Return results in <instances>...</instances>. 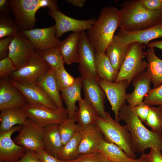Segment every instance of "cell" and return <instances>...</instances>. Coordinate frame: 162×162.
Masks as SVG:
<instances>
[{
	"instance_id": "obj_47",
	"label": "cell",
	"mask_w": 162,
	"mask_h": 162,
	"mask_svg": "<svg viewBox=\"0 0 162 162\" xmlns=\"http://www.w3.org/2000/svg\"><path fill=\"white\" fill-rule=\"evenodd\" d=\"M0 14L9 15L13 13L9 0H0Z\"/></svg>"
},
{
	"instance_id": "obj_3",
	"label": "cell",
	"mask_w": 162,
	"mask_h": 162,
	"mask_svg": "<svg viewBox=\"0 0 162 162\" xmlns=\"http://www.w3.org/2000/svg\"><path fill=\"white\" fill-rule=\"evenodd\" d=\"M120 22L119 10L116 7H107L101 10L98 19L86 33L96 54L105 53L115 32L119 27Z\"/></svg>"
},
{
	"instance_id": "obj_44",
	"label": "cell",
	"mask_w": 162,
	"mask_h": 162,
	"mask_svg": "<svg viewBox=\"0 0 162 162\" xmlns=\"http://www.w3.org/2000/svg\"><path fill=\"white\" fill-rule=\"evenodd\" d=\"M36 153L42 162H66L52 156L45 149Z\"/></svg>"
},
{
	"instance_id": "obj_6",
	"label": "cell",
	"mask_w": 162,
	"mask_h": 162,
	"mask_svg": "<svg viewBox=\"0 0 162 162\" xmlns=\"http://www.w3.org/2000/svg\"><path fill=\"white\" fill-rule=\"evenodd\" d=\"M145 46L137 42L129 44L128 53L115 82L125 80L129 86L134 78L146 69L148 63L143 59Z\"/></svg>"
},
{
	"instance_id": "obj_17",
	"label": "cell",
	"mask_w": 162,
	"mask_h": 162,
	"mask_svg": "<svg viewBox=\"0 0 162 162\" xmlns=\"http://www.w3.org/2000/svg\"><path fill=\"white\" fill-rule=\"evenodd\" d=\"M10 80L23 95L27 103L41 105L54 110L58 109L50 97L36 83L22 84Z\"/></svg>"
},
{
	"instance_id": "obj_5",
	"label": "cell",
	"mask_w": 162,
	"mask_h": 162,
	"mask_svg": "<svg viewBox=\"0 0 162 162\" xmlns=\"http://www.w3.org/2000/svg\"><path fill=\"white\" fill-rule=\"evenodd\" d=\"M96 124L106 141L117 145L129 157L135 159L131 136L126 125H121L108 112L105 118L98 116Z\"/></svg>"
},
{
	"instance_id": "obj_45",
	"label": "cell",
	"mask_w": 162,
	"mask_h": 162,
	"mask_svg": "<svg viewBox=\"0 0 162 162\" xmlns=\"http://www.w3.org/2000/svg\"><path fill=\"white\" fill-rule=\"evenodd\" d=\"M16 162H42L36 152L27 151L24 155Z\"/></svg>"
},
{
	"instance_id": "obj_50",
	"label": "cell",
	"mask_w": 162,
	"mask_h": 162,
	"mask_svg": "<svg viewBox=\"0 0 162 162\" xmlns=\"http://www.w3.org/2000/svg\"><path fill=\"white\" fill-rule=\"evenodd\" d=\"M138 162H151L148 154H142L140 158L138 159Z\"/></svg>"
},
{
	"instance_id": "obj_37",
	"label": "cell",
	"mask_w": 162,
	"mask_h": 162,
	"mask_svg": "<svg viewBox=\"0 0 162 162\" xmlns=\"http://www.w3.org/2000/svg\"><path fill=\"white\" fill-rule=\"evenodd\" d=\"M55 78L60 91L72 85L76 78L68 73L65 69L64 64L55 70Z\"/></svg>"
},
{
	"instance_id": "obj_13",
	"label": "cell",
	"mask_w": 162,
	"mask_h": 162,
	"mask_svg": "<svg viewBox=\"0 0 162 162\" xmlns=\"http://www.w3.org/2000/svg\"><path fill=\"white\" fill-rule=\"evenodd\" d=\"M98 83L105 93L111 106L115 116V120L119 122L118 113L123 105L125 104L126 91L129 86L127 82H110L99 78Z\"/></svg>"
},
{
	"instance_id": "obj_33",
	"label": "cell",
	"mask_w": 162,
	"mask_h": 162,
	"mask_svg": "<svg viewBox=\"0 0 162 162\" xmlns=\"http://www.w3.org/2000/svg\"><path fill=\"white\" fill-rule=\"evenodd\" d=\"M36 52L50 67L55 70L65 63L58 46Z\"/></svg>"
},
{
	"instance_id": "obj_27",
	"label": "cell",
	"mask_w": 162,
	"mask_h": 162,
	"mask_svg": "<svg viewBox=\"0 0 162 162\" xmlns=\"http://www.w3.org/2000/svg\"><path fill=\"white\" fill-rule=\"evenodd\" d=\"M43 128L44 149L50 154L57 158L58 154L63 146L58 130V124H50Z\"/></svg>"
},
{
	"instance_id": "obj_10",
	"label": "cell",
	"mask_w": 162,
	"mask_h": 162,
	"mask_svg": "<svg viewBox=\"0 0 162 162\" xmlns=\"http://www.w3.org/2000/svg\"><path fill=\"white\" fill-rule=\"evenodd\" d=\"M96 54L86 33L80 32L78 47L79 69L81 76H89L98 81L100 77L96 71Z\"/></svg>"
},
{
	"instance_id": "obj_25",
	"label": "cell",
	"mask_w": 162,
	"mask_h": 162,
	"mask_svg": "<svg viewBox=\"0 0 162 162\" xmlns=\"http://www.w3.org/2000/svg\"><path fill=\"white\" fill-rule=\"evenodd\" d=\"M80 32H72L61 41L58 46L65 63L70 65L78 63V47Z\"/></svg>"
},
{
	"instance_id": "obj_24",
	"label": "cell",
	"mask_w": 162,
	"mask_h": 162,
	"mask_svg": "<svg viewBox=\"0 0 162 162\" xmlns=\"http://www.w3.org/2000/svg\"><path fill=\"white\" fill-rule=\"evenodd\" d=\"M129 44L124 43L115 34L107 47L105 53L113 68L119 71L127 55Z\"/></svg>"
},
{
	"instance_id": "obj_51",
	"label": "cell",
	"mask_w": 162,
	"mask_h": 162,
	"mask_svg": "<svg viewBox=\"0 0 162 162\" xmlns=\"http://www.w3.org/2000/svg\"><path fill=\"white\" fill-rule=\"evenodd\" d=\"M0 162H7V161L4 160L0 161Z\"/></svg>"
},
{
	"instance_id": "obj_21",
	"label": "cell",
	"mask_w": 162,
	"mask_h": 162,
	"mask_svg": "<svg viewBox=\"0 0 162 162\" xmlns=\"http://www.w3.org/2000/svg\"><path fill=\"white\" fill-rule=\"evenodd\" d=\"M132 82L134 90L132 93L127 94L126 100L129 105L134 107L143 102L145 97L151 89L152 82L146 70L134 78Z\"/></svg>"
},
{
	"instance_id": "obj_1",
	"label": "cell",
	"mask_w": 162,
	"mask_h": 162,
	"mask_svg": "<svg viewBox=\"0 0 162 162\" xmlns=\"http://www.w3.org/2000/svg\"><path fill=\"white\" fill-rule=\"evenodd\" d=\"M119 121L126 123L130 134L134 152L142 154L148 148H154L162 150V133L150 130L143 124L133 111L125 104L120 108Z\"/></svg>"
},
{
	"instance_id": "obj_40",
	"label": "cell",
	"mask_w": 162,
	"mask_h": 162,
	"mask_svg": "<svg viewBox=\"0 0 162 162\" xmlns=\"http://www.w3.org/2000/svg\"><path fill=\"white\" fill-rule=\"evenodd\" d=\"M16 69L11 60L8 57L0 60V78L7 77Z\"/></svg>"
},
{
	"instance_id": "obj_49",
	"label": "cell",
	"mask_w": 162,
	"mask_h": 162,
	"mask_svg": "<svg viewBox=\"0 0 162 162\" xmlns=\"http://www.w3.org/2000/svg\"><path fill=\"white\" fill-rule=\"evenodd\" d=\"M147 47H156L162 50V40L150 42L146 45Z\"/></svg>"
},
{
	"instance_id": "obj_8",
	"label": "cell",
	"mask_w": 162,
	"mask_h": 162,
	"mask_svg": "<svg viewBox=\"0 0 162 162\" xmlns=\"http://www.w3.org/2000/svg\"><path fill=\"white\" fill-rule=\"evenodd\" d=\"M19 131L13 139L17 145L35 152L45 149L43 128L27 118Z\"/></svg>"
},
{
	"instance_id": "obj_7",
	"label": "cell",
	"mask_w": 162,
	"mask_h": 162,
	"mask_svg": "<svg viewBox=\"0 0 162 162\" xmlns=\"http://www.w3.org/2000/svg\"><path fill=\"white\" fill-rule=\"evenodd\" d=\"M22 109L27 118L42 127L59 124L68 118L66 109H52L45 106L27 103Z\"/></svg>"
},
{
	"instance_id": "obj_22",
	"label": "cell",
	"mask_w": 162,
	"mask_h": 162,
	"mask_svg": "<svg viewBox=\"0 0 162 162\" xmlns=\"http://www.w3.org/2000/svg\"><path fill=\"white\" fill-rule=\"evenodd\" d=\"M55 73V70L50 67L46 74L37 79L35 83L48 94L58 108L63 109L64 108Z\"/></svg>"
},
{
	"instance_id": "obj_28",
	"label": "cell",
	"mask_w": 162,
	"mask_h": 162,
	"mask_svg": "<svg viewBox=\"0 0 162 162\" xmlns=\"http://www.w3.org/2000/svg\"><path fill=\"white\" fill-rule=\"evenodd\" d=\"M97 152L112 162H138V159L128 156L118 146L106 141L104 138L101 142Z\"/></svg>"
},
{
	"instance_id": "obj_9",
	"label": "cell",
	"mask_w": 162,
	"mask_h": 162,
	"mask_svg": "<svg viewBox=\"0 0 162 162\" xmlns=\"http://www.w3.org/2000/svg\"><path fill=\"white\" fill-rule=\"evenodd\" d=\"M50 68L36 52L26 64L10 75V80L22 84L35 83Z\"/></svg>"
},
{
	"instance_id": "obj_34",
	"label": "cell",
	"mask_w": 162,
	"mask_h": 162,
	"mask_svg": "<svg viewBox=\"0 0 162 162\" xmlns=\"http://www.w3.org/2000/svg\"><path fill=\"white\" fill-rule=\"evenodd\" d=\"M21 32V31L14 19L9 15L0 14V39L8 36L14 37Z\"/></svg>"
},
{
	"instance_id": "obj_38",
	"label": "cell",
	"mask_w": 162,
	"mask_h": 162,
	"mask_svg": "<svg viewBox=\"0 0 162 162\" xmlns=\"http://www.w3.org/2000/svg\"><path fill=\"white\" fill-rule=\"evenodd\" d=\"M143 102L150 106H162V84L151 88L145 96Z\"/></svg>"
},
{
	"instance_id": "obj_36",
	"label": "cell",
	"mask_w": 162,
	"mask_h": 162,
	"mask_svg": "<svg viewBox=\"0 0 162 162\" xmlns=\"http://www.w3.org/2000/svg\"><path fill=\"white\" fill-rule=\"evenodd\" d=\"M151 130L161 133L162 131V106H150L149 112L145 122Z\"/></svg>"
},
{
	"instance_id": "obj_26",
	"label": "cell",
	"mask_w": 162,
	"mask_h": 162,
	"mask_svg": "<svg viewBox=\"0 0 162 162\" xmlns=\"http://www.w3.org/2000/svg\"><path fill=\"white\" fill-rule=\"evenodd\" d=\"M27 118L22 108L15 107L1 110L0 132L8 131L17 125H23Z\"/></svg>"
},
{
	"instance_id": "obj_46",
	"label": "cell",
	"mask_w": 162,
	"mask_h": 162,
	"mask_svg": "<svg viewBox=\"0 0 162 162\" xmlns=\"http://www.w3.org/2000/svg\"><path fill=\"white\" fill-rule=\"evenodd\" d=\"M151 162H162V154L161 151L154 148H150L148 154Z\"/></svg>"
},
{
	"instance_id": "obj_23",
	"label": "cell",
	"mask_w": 162,
	"mask_h": 162,
	"mask_svg": "<svg viewBox=\"0 0 162 162\" xmlns=\"http://www.w3.org/2000/svg\"><path fill=\"white\" fill-rule=\"evenodd\" d=\"M82 87L81 77L76 78L74 83L62 90L61 97L66 107L68 118H74L77 110L76 103L81 99V91Z\"/></svg>"
},
{
	"instance_id": "obj_41",
	"label": "cell",
	"mask_w": 162,
	"mask_h": 162,
	"mask_svg": "<svg viewBox=\"0 0 162 162\" xmlns=\"http://www.w3.org/2000/svg\"><path fill=\"white\" fill-rule=\"evenodd\" d=\"M150 106L143 102L134 107L132 110L136 116L142 122L145 123L148 115Z\"/></svg>"
},
{
	"instance_id": "obj_18",
	"label": "cell",
	"mask_w": 162,
	"mask_h": 162,
	"mask_svg": "<svg viewBox=\"0 0 162 162\" xmlns=\"http://www.w3.org/2000/svg\"><path fill=\"white\" fill-rule=\"evenodd\" d=\"M27 101L21 93L8 77L0 81V110L22 107Z\"/></svg>"
},
{
	"instance_id": "obj_14",
	"label": "cell",
	"mask_w": 162,
	"mask_h": 162,
	"mask_svg": "<svg viewBox=\"0 0 162 162\" xmlns=\"http://www.w3.org/2000/svg\"><path fill=\"white\" fill-rule=\"evenodd\" d=\"M84 99L90 103L96 110L98 116L102 118L106 117L105 110V94L99 85L98 81L93 78L81 76Z\"/></svg>"
},
{
	"instance_id": "obj_32",
	"label": "cell",
	"mask_w": 162,
	"mask_h": 162,
	"mask_svg": "<svg viewBox=\"0 0 162 162\" xmlns=\"http://www.w3.org/2000/svg\"><path fill=\"white\" fill-rule=\"evenodd\" d=\"M81 137V133L80 130L63 145L58 154L57 158L61 160L68 161L78 157L79 156V149Z\"/></svg>"
},
{
	"instance_id": "obj_35",
	"label": "cell",
	"mask_w": 162,
	"mask_h": 162,
	"mask_svg": "<svg viewBox=\"0 0 162 162\" xmlns=\"http://www.w3.org/2000/svg\"><path fill=\"white\" fill-rule=\"evenodd\" d=\"M74 118H68L58 124V130L63 145L68 142L80 129Z\"/></svg>"
},
{
	"instance_id": "obj_39",
	"label": "cell",
	"mask_w": 162,
	"mask_h": 162,
	"mask_svg": "<svg viewBox=\"0 0 162 162\" xmlns=\"http://www.w3.org/2000/svg\"><path fill=\"white\" fill-rule=\"evenodd\" d=\"M66 162H112L98 152L82 154L75 159Z\"/></svg>"
},
{
	"instance_id": "obj_19",
	"label": "cell",
	"mask_w": 162,
	"mask_h": 162,
	"mask_svg": "<svg viewBox=\"0 0 162 162\" xmlns=\"http://www.w3.org/2000/svg\"><path fill=\"white\" fill-rule=\"evenodd\" d=\"M116 34L125 44L137 42L146 45L153 40L162 38V23L136 31H127L120 29Z\"/></svg>"
},
{
	"instance_id": "obj_2",
	"label": "cell",
	"mask_w": 162,
	"mask_h": 162,
	"mask_svg": "<svg viewBox=\"0 0 162 162\" xmlns=\"http://www.w3.org/2000/svg\"><path fill=\"white\" fill-rule=\"evenodd\" d=\"M120 29L127 31L141 30L162 23V9L149 10L141 0H127L121 4Z\"/></svg>"
},
{
	"instance_id": "obj_48",
	"label": "cell",
	"mask_w": 162,
	"mask_h": 162,
	"mask_svg": "<svg viewBox=\"0 0 162 162\" xmlns=\"http://www.w3.org/2000/svg\"><path fill=\"white\" fill-rule=\"evenodd\" d=\"M67 2L77 7L81 8L85 5L86 2L85 0H66Z\"/></svg>"
},
{
	"instance_id": "obj_30",
	"label": "cell",
	"mask_w": 162,
	"mask_h": 162,
	"mask_svg": "<svg viewBox=\"0 0 162 162\" xmlns=\"http://www.w3.org/2000/svg\"><path fill=\"white\" fill-rule=\"evenodd\" d=\"M79 108L74 119L81 128H84L96 123L98 114L94 107L84 99L78 101Z\"/></svg>"
},
{
	"instance_id": "obj_16",
	"label": "cell",
	"mask_w": 162,
	"mask_h": 162,
	"mask_svg": "<svg viewBox=\"0 0 162 162\" xmlns=\"http://www.w3.org/2000/svg\"><path fill=\"white\" fill-rule=\"evenodd\" d=\"M22 125H18L10 130L0 132V161L16 162L26 153L27 150L23 147L16 144L11 138L12 134L20 131Z\"/></svg>"
},
{
	"instance_id": "obj_4",
	"label": "cell",
	"mask_w": 162,
	"mask_h": 162,
	"mask_svg": "<svg viewBox=\"0 0 162 162\" xmlns=\"http://www.w3.org/2000/svg\"><path fill=\"white\" fill-rule=\"evenodd\" d=\"M14 20L22 31L34 28L36 21L35 14L43 7L49 10H59L55 0H10Z\"/></svg>"
},
{
	"instance_id": "obj_11",
	"label": "cell",
	"mask_w": 162,
	"mask_h": 162,
	"mask_svg": "<svg viewBox=\"0 0 162 162\" xmlns=\"http://www.w3.org/2000/svg\"><path fill=\"white\" fill-rule=\"evenodd\" d=\"M36 52L32 43L21 32L13 37L8 57L12 61L16 70L26 64Z\"/></svg>"
},
{
	"instance_id": "obj_42",
	"label": "cell",
	"mask_w": 162,
	"mask_h": 162,
	"mask_svg": "<svg viewBox=\"0 0 162 162\" xmlns=\"http://www.w3.org/2000/svg\"><path fill=\"white\" fill-rule=\"evenodd\" d=\"M13 37L8 36L0 39V59L8 56L9 48Z\"/></svg>"
},
{
	"instance_id": "obj_20",
	"label": "cell",
	"mask_w": 162,
	"mask_h": 162,
	"mask_svg": "<svg viewBox=\"0 0 162 162\" xmlns=\"http://www.w3.org/2000/svg\"><path fill=\"white\" fill-rule=\"evenodd\" d=\"M81 137L79 149V155L97 152L104 136L96 124L80 128Z\"/></svg>"
},
{
	"instance_id": "obj_15",
	"label": "cell",
	"mask_w": 162,
	"mask_h": 162,
	"mask_svg": "<svg viewBox=\"0 0 162 162\" xmlns=\"http://www.w3.org/2000/svg\"><path fill=\"white\" fill-rule=\"evenodd\" d=\"M21 32L32 43L36 52L57 46L61 41L56 37L55 25L49 27L22 31Z\"/></svg>"
},
{
	"instance_id": "obj_29",
	"label": "cell",
	"mask_w": 162,
	"mask_h": 162,
	"mask_svg": "<svg viewBox=\"0 0 162 162\" xmlns=\"http://www.w3.org/2000/svg\"><path fill=\"white\" fill-rule=\"evenodd\" d=\"M148 63L146 71L149 74L154 86L156 88L162 83V58L156 55L154 48H148L145 53Z\"/></svg>"
},
{
	"instance_id": "obj_31",
	"label": "cell",
	"mask_w": 162,
	"mask_h": 162,
	"mask_svg": "<svg viewBox=\"0 0 162 162\" xmlns=\"http://www.w3.org/2000/svg\"><path fill=\"white\" fill-rule=\"evenodd\" d=\"M96 67L100 78L109 82H115L118 71L113 68L105 53L96 54Z\"/></svg>"
},
{
	"instance_id": "obj_43",
	"label": "cell",
	"mask_w": 162,
	"mask_h": 162,
	"mask_svg": "<svg viewBox=\"0 0 162 162\" xmlns=\"http://www.w3.org/2000/svg\"><path fill=\"white\" fill-rule=\"evenodd\" d=\"M142 6L152 10L162 9V0H141Z\"/></svg>"
},
{
	"instance_id": "obj_12",
	"label": "cell",
	"mask_w": 162,
	"mask_h": 162,
	"mask_svg": "<svg viewBox=\"0 0 162 162\" xmlns=\"http://www.w3.org/2000/svg\"><path fill=\"white\" fill-rule=\"evenodd\" d=\"M47 13L55 21V36L57 38L68 32H74L88 30L96 20L93 18L87 20L76 19L64 14L59 10H49Z\"/></svg>"
}]
</instances>
